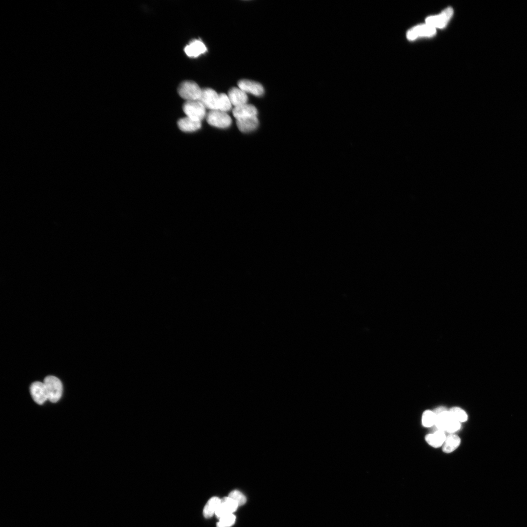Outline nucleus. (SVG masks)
<instances>
[{
    "label": "nucleus",
    "mask_w": 527,
    "mask_h": 527,
    "mask_svg": "<svg viewBox=\"0 0 527 527\" xmlns=\"http://www.w3.org/2000/svg\"><path fill=\"white\" fill-rule=\"evenodd\" d=\"M437 429L453 433L461 427V422L457 420L449 410L436 415L435 425Z\"/></svg>",
    "instance_id": "f257e3e1"
},
{
    "label": "nucleus",
    "mask_w": 527,
    "mask_h": 527,
    "mask_svg": "<svg viewBox=\"0 0 527 527\" xmlns=\"http://www.w3.org/2000/svg\"><path fill=\"white\" fill-rule=\"evenodd\" d=\"M206 121L210 125L221 128L229 127L232 122L231 118L226 112L219 110L209 112L206 115Z\"/></svg>",
    "instance_id": "39448f33"
},
{
    "label": "nucleus",
    "mask_w": 527,
    "mask_h": 527,
    "mask_svg": "<svg viewBox=\"0 0 527 527\" xmlns=\"http://www.w3.org/2000/svg\"><path fill=\"white\" fill-rule=\"evenodd\" d=\"M228 496L233 499L238 506H243L246 501L245 496L241 492L237 490L231 491Z\"/></svg>",
    "instance_id": "b1692460"
},
{
    "label": "nucleus",
    "mask_w": 527,
    "mask_h": 527,
    "mask_svg": "<svg viewBox=\"0 0 527 527\" xmlns=\"http://www.w3.org/2000/svg\"><path fill=\"white\" fill-rule=\"evenodd\" d=\"M436 33V29L427 24H421L410 29L407 33V38L410 40L422 37H430Z\"/></svg>",
    "instance_id": "9d476101"
},
{
    "label": "nucleus",
    "mask_w": 527,
    "mask_h": 527,
    "mask_svg": "<svg viewBox=\"0 0 527 527\" xmlns=\"http://www.w3.org/2000/svg\"><path fill=\"white\" fill-rule=\"evenodd\" d=\"M232 103L227 95L224 93L219 94L218 110L226 112L231 108Z\"/></svg>",
    "instance_id": "412c9836"
},
{
    "label": "nucleus",
    "mask_w": 527,
    "mask_h": 527,
    "mask_svg": "<svg viewBox=\"0 0 527 527\" xmlns=\"http://www.w3.org/2000/svg\"><path fill=\"white\" fill-rule=\"evenodd\" d=\"M43 383L48 394V400L52 403L57 402L61 398L62 393V385L61 381L54 376L46 377Z\"/></svg>",
    "instance_id": "7ed1b4c3"
},
{
    "label": "nucleus",
    "mask_w": 527,
    "mask_h": 527,
    "mask_svg": "<svg viewBox=\"0 0 527 527\" xmlns=\"http://www.w3.org/2000/svg\"><path fill=\"white\" fill-rule=\"evenodd\" d=\"M179 129L186 133L193 132L201 128V122L195 121L187 117L179 119L177 122Z\"/></svg>",
    "instance_id": "ddd939ff"
},
{
    "label": "nucleus",
    "mask_w": 527,
    "mask_h": 527,
    "mask_svg": "<svg viewBox=\"0 0 527 527\" xmlns=\"http://www.w3.org/2000/svg\"><path fill=\"white\" fill-rule=\"evenodd\" d=\"M461 443L460 437L456 434L450 433L448 435L442 446L443 451L449 453L458 448Z\"/></svg>",
    "instance_id": "a211bd4d"
},
{
    "label": "nucleus",
    "mask_w": 527,
    "mask_h": 527,
    "mask_svg": "<svg viewBox=\"0 0 527 527\" xmlns=\"http://www.w3.org/2000/svg\"><path fill=\"white\" fill-rule=\"evenodd\" d=\"M257 113L253 105L247 103L235 107L233 110V115L237 120L257 117Z\"/></svg>",
    "instance_id": "f8f14e48"
},
{
    "label": "nucleus",
    "mask_w": 527,
    "mask_h": 527,
    "mask_svg": "<svg viewBox=\"0 0 527 527\" xmlns=\"http://www.w3.org/2000/svg\"><path fill=\"white\" fill-rule=\"evenodd\" d=\"M221 499L217 497L211 498L206 503L203 509V515L205 518H210L215 514L220 503Z\"/></svg>",
    "instance_id": "6ab92c4d"
},
{
    "label": "nucleus",
    "mask_w": 527,
    "mask_h": 527,
    "mask_svg": "<svg viewBox=\"0 0 527 527\" xmlns=\"http://www.w3.org/2000/svg\"><path fill=\"white\" fill-rule=\"evenodd\" d=\"M453 13L452 8L448 7L439 15L427 17L426 20V23L435 29L443 28L451 19Z\"/></svg>",
    "instance_id": "423d86ee"
},
{
    "label": "nucleus",
    "mask_w": 527,
    "mask_h": 527,
    "mask_svg": "<svg viewBox=\"0 0 527 527\" xmlns=\"http://www.w3.org/2000/svg\"><path fill=\"white\" fill-rule=\"evenodd\" d=\"M205 108L200 101H186L182 107L186 117L199 122L206 115Z\"/></svg>",
    "instance_id": "20e7f679"
},
{
    "label": "nucleus",
    "mask_w": 527,
    "mask_h": 527,
    "mask_svg": "<svg viewBox=\"0 0 527 527\" xmlns=\"http://www.w3.org/2000/svg\"><path fill=\"white\" fill-rule=\"evenodd\" d=\"M219 95L213 89L205 88L202 89L199 101L205 108L211 110H218Z\"/></svg>",
    "instance_id": "0eeeda50"
},
{
    "label": "nucleus",
    "mask_w": 527,
    "mask_h": 527,
    "mask_svg": "<svg viewBox=\"0 0 527 527\" xmlns=\"http://www.w3.org/2000/svg\"><path fill=\"white\" fill-rule=\"evenodd\" d=\"M446 437L444 431L437 429L433 433L426 435L425 440L430 446L437 448L443 446Z\"/></svg>",
    "instance_id": "dca6fc26"
},
{
    "label": "nucleus",
    "mask_w": 527,
    "mask_h": 527,
    "mask_svg": "<svg viewBox=\"0 0 527 527\" xmlns=\"http://www.w3.org/2000/svg\"><path fill=\"white\" fill-rule=\"evenodd\" d=\"M448 410V409L445 406H439V407H437L436 408H435L433 411L434 412V413L435 414V415H436V414H439V413H441V412H442L443 411H446V410Z\"/></svg>",
    "instance_id": "393cba45"
},
{
    "label": "nucleus",
    "mask_w": 527,
    "mask_h": 527,
    "mask_svg": "<svg viewBox=\"0 0 527 527\" xmlns=\"http://www.w3.org/2000/svg\"><path fill=\"white\" fill-rule=\"evenodd\" d=\"M237 504L228 496L225 497L221 499L220 503L215 512V515L219 519L220 518L228 514H233L238 507Z\"/></svg>",
    "instance_id": "1a4fd4ad"
},
{
    "label": "nucleus",
    "mask_w": 527,
    "mask_h": 527,
    "mask_svg": "<svg viewBox=\"0 0 527 527\" xmlns=\"http://www.w3.org/2000/svg\"><path fill=\"white\" fill-rule=\"evenodd\" d=\"M436 419V415L433 411L430 410H425L422 415V423L424 426L430 427L434 426Z\"/></svg>",
    "instance_id": "aec40b11"
},
{
    "label": "nucleus",
    "mask_w": 527,
    "mask_h": 527,
    "mask_svg": "<svg viewBox=\"0 0 527 527\" xmlns=\"http://www.w3.org/2000/svg\"><path fill=\"white\" fill-rule=\"evenodd\" d=\"M184 50L188 57H197L204 53L206 51V48L202 41L195 40L187 45Z\"/></svg>",
    "instance_id": "2eb2a0df"
},
{
    "label": "nucleus",
    "mask_w": 527,
    "mask_h": 527,
    "mask_svg": "<svg viewBox=\"0 0 527 527\" xmlns=\"http://www.w3.org/2000/svg\"><path fill=\"white\" fill-rule=\"evenodd\" d=\"M238 85L239 88L245 93H250L256 96H261L264 93V89L262 84L253 81L241 80L238 82Z\"/></svg>",
    "instance_id": "9b49d317"
},
{
    "label": "nucleus",
    "mask_w": 527,
    "mask_h": 527,
    "mask_svg": "<svg viewBox=\"0 0 527 527\" xmlns=\"http://www.w3.org/2000/svg\"><path fill=\"white\" fill-rule=\"evenodd\" d=\"M454 417L460 422H464L467 421L468 416L466 412L462 408L454 406L449 409Z\"/></svg>",
    "instance_id": "4be33fe9"
},
{
    "label": "nucleus",
    "mask_w": 527,
    "mask_h": 527,
    "mask_svg": "<svg viewBox=\"0 0 527 527\" xmlns=\"http://www.w3.org/2000/svg\"><path fill=\"white\" fill-rule=\"evenodd\" d=\"M217 527H230L235 523L236 517L233 514L224 515L219 519Z\"/></svg>",
    "instance_id": "5701e85b"
},
{
    "label": "nucleus",
    "mask_w": 527,
    "mask_h": 527,
    "mask_svg": "<svg viewBox=\"0 0 527 527\" xmlns=\"http://www.w3.org/2000/svg\"><path fill=\"white\" fill-rule=\"evenodd\" d=\"M258 120L257 117H250L237 120L236 124L238 129L242 132L247 133L253 131L258 125Z\"/></svg>",
    "instance_id": "f3484780"
},
{
    "label": "nucleus",
    "mask_w": 527,
    "mask_h": 527,
    "mask_svg": "<svg viewBox=\"0 0 527 527\" xmlns=\"http://www.w3.org/2000/svg\"><path fill=\"white\" fill-rule=\"evenodd\" d=\"M228 96L232 105L235 107L246 103L248 100L246 93L237 87L231 88L228 92Z\"/></svg>",
    "instance_id": "4468645a"
},
{
    "label": "nucleus",
    "mask_w": 527,
    "mask_h": 527,
    "mask_svg": "<svg viewBox=\"0 0 527 527\" xmlns=\"http://www.w3.org/2000/svg\"><path fill=\"white\" fill-rule=\"evenodd\" d=\"M30 391L33 400L39 405H42L48 400L44 383L38 381L33 383L30 387Z\"/></svg>",
    "instance_id": "6e6552de"
},
{
    "label": "nucleus",
    "mask_w": 527,
    "mask_h": 527,
    "mask_svg": "<svg viewBox=\"0 0 527 527\" xmlns=\"http://www.w3.org/2000/svg\"><path fill=\"white\" fill-rule=\"evenodd\" d=\"M202 89L194 81H185L178 88L179 95L186 101H199Z\"/></svg>",
    "instance_id": "f03ea898"
}]
</instances>
